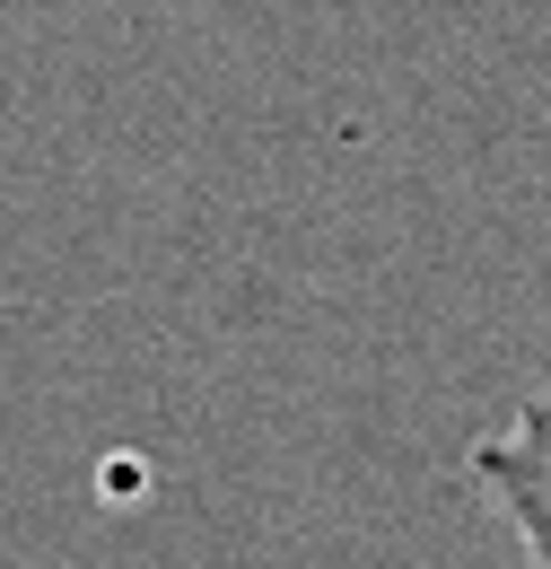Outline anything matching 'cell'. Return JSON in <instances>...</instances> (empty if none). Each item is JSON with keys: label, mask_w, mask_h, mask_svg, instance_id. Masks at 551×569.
<instances>
[{"label": "cell", "mask_w": 551, "mask_h": 569, "mask_svg": "<svg viewBox=\"0 0 551 569\" xmlns=\"http://www.w3.org/2000/svg\"><path fill=\"white\" fill-rule=\"evenodd\" d=\"M473 482H482L490 508L517 526V543L534 552V569H551V395H525V403L473 447Z\"/></svg>", "instance_id": "1"}]
</instances>
